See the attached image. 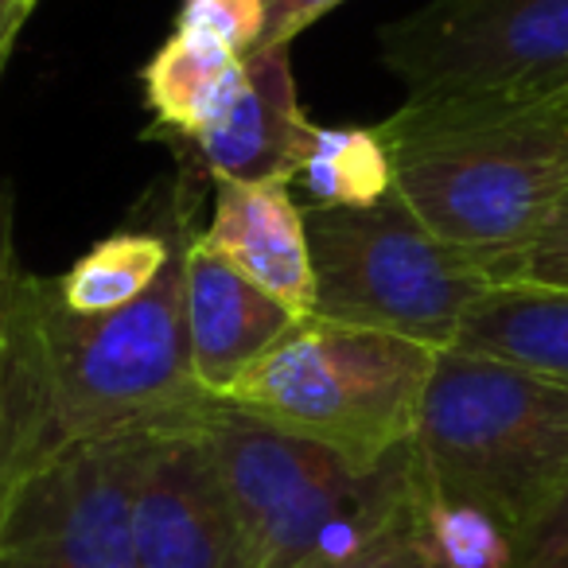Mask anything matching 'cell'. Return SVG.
Segmentation results:
<instances>
[{
	"label": "cell",
	"mask_w": 568,
	"mask_h": 568,
	"mask_svg": "<svg viewBox=\"0 0 568 568\" xmlns=\"http://www.w3.org/2000/svg\"><path fill=\"white\" fill-rule=\"evenodd\" d=\"M187 242L183 219L164 276L110 316H74L59 281L17 276L0 366V464L17 483L79 444L191 425L214 405L187 351Z\"/></svg>",
	"instance_id": "1"
},
{
	"label": "cell",
	"mask_w": 568,
	"mask_h": 568,
	"mask_svg": "<svg viewBox=\"0 0 568 568\" xmlns=\"http://www.w3.org/2000/svg\"><path fill=\"white\" fill-rule=\"evenodd\" d=\"M394 187L495 284L518 276L568 191V94L541 102H402L374 125Z\"/></svg>",
	"instance_id": "2"
},
{
	"label": "cell",
	"mask_w": 568,
	"mask_h": 568,
	"mask_svg": "<svg viewBox=\"0 0 568 568\" xmlns=\"http://www.w3.org/2000/svg\"><path fill=\"white\" fill-rule=\"evenodd\" d=\"M413 456L428 503L467 510L510 549L568 495V386L440 351Z\"/></svg>",
	"instance_id": "3"
},
{
	"label": "cell",
	"mask_w": 568,
	"mask_h": 568,
	"mask_svg": "<svg viewBox=\"0 0 568 568\" xmlns=\"http://www.w3.org/2000/svg\"><path fill=\"white\" fill-rule=\"evenodd\" d=\"M257 568H324L351 557L425 503L413 440L358 467L214 397L199 417Z\"/></svg>",
	"instance_id": "4"
},
{
	"label": "cell",
	"mask_w": 568,
	"mask_h": 568,
	"mask_svg": "<svg viewBox=\"0 0 568 568\" xmlns=\"http://www.w3.org/2000/svg\"><path fill=\"white\" fill-rule=\"evenodd\" d=\"M440 351L324 316L296 320L219 402L378 467L413 440Z\"/></svg>",
	"instance_id": "5"
},
{
	"label": "cell",
	"mask_w": 568,
	"mask_h": 568,
	"mask_svg": "<svg viewBox=\"0 0 568 568\" xmlns=\"http://www.w3.org/2000/svg\"><path fill=\"white\" fill-rule=\"evenodd\" d=\"M316 312L335 324L371 327L428 351H452L471 304L495 276L425 226L389 191L374 206H304Z\"/></svg>",
	"instance_id": "6"
},
{
	"label": "cell",
	"mask_w": 568,
	"mask_h": 568,
	"mask_svg": "<svg viewBox=\"0 0 568 568\" xmlns=\"http://www.w3.org/2000/svg\"><path fill=\"white\" fill-rule=\"evenodd\" d=\"M405 102L568 94V0H428L378 32Z\"/></svg>",
	"instance_id": "7"
},
{
	"label": "cell",
	"mask_w": 568,
	"mask_h": 568,
	"mask_svg": "<svg viewBox=\"0 0 568 568\" xmlns=\"http://www.w3.org/2000/svg\"><path fill=\"white\" fill-rule=\"evenodd\" d=\"M152 433L90 440L24 475L0 518V568H133V503Z\"/></svg>",
	"instance_id": "8"
},
{
	"label": "cell",
	"mask_w": 568,
	"mask_h": 568,
	"mask_svg": "<svg viewBox=\"0 0 568 568\" xmlns=\"http://www.w3.org/2000/svg\"><path fill=\"white\" fill-rule=\"evenodd\" d=\"M133 568H257L199 420L152 433L133 503Z\"/></svg>",
	"instance_id": "9"
},
{
	"label": "cell",
	"mask_w": 568,
	"mask_h": 568,
	"mask_svg": "<svg viewBox=\"0 0 568 568\" xmlns=\"http://www.w3.org/2000/svg\"><path fill=\"white\" fill-rule=\"evenodd\" d=\"M316 125L296 94L288 48L253 51L245 59V94L219 129L168 149L195 175L214 183H296L308 164Z\"/></svg>",
	"instance_id": "10"
},
{
	"label": "cell",
	"mask_w": 568,
	"mask_h": 568,
	"mask_svg": "<svg viewBox=\"0 0 568 568\" xmlns=\"http://www.w3.org/2000/svg\"><path fill=\"white\" fill-rule=\"evenodd\" d=\"M195 242L296 320L316 312V268L304 211L284 183H219L211 226L195 234Z\"/></svg>",
	"instance_id": "11"
},
{
	"label": "cell",
	"mask_w": 568,
	"mask_h": 568,
	"mask_svg": "<svg viewBox=\"0 0 568 568\" xmlns=\"http://www.w3.org/2000/svg\"><path fill=\"white\" fill-rule=\"evenodd\" d=\"M183 320H187L191 371L199 386L214 397L296 324L293 312L234 273L222 257L206 253L195 234L187 242Z\"/></svg>",
	"instance_id": "12"
},
{
	"label": "cell",
	"mask_w": 568,
	"mask_h": 568,
	"mask_svg": "<svg viewBox=\"0 0 568 568\" xmlns=\"http://www.w3.org/2000/svg\"><path fill=\"white\" fill-rule=\"evenodd\" d=\"M149 141L175 144L219 129L245 94V59L203 32L175 28L141 67Z\"/></svg>",
	"instance_id": "13"
},
{
	"label": "cell",
	"mask_w": 568,
	"mask_h": 568,
	"mask_svg": "<svg viewBox=\"0 0 568 568\" xmlns=\"http://www.w3.org/2000/svg\"><path fill=\"white\" fill-rule=\"evenodd\" d=\"M452 351L568 386V293L526 281L490 284L471 304Z\"/></svg>",
	"instance_id": "14"
},
{
	"label": "cell",
	"mask_w": 568,
	"mask_h": 568,
	"mask_svg": "<svg viewBox=\"0 0 568 568\" xmlns=\"http://www.w3.org/2000/svg\"><path fill=\"white\" fill-rule=\"evenodd\" d=\"M183 219H187V206H175L172 230H118L94 242L59 276L63 304L74 316H110L136 304L164 276Z\"/></svg>",
	"instance_id": "15"
},
{
	"label": "cell",
	"mask_w": 568,
	"mask_h": 568,
	"mask_svg": "<svg viewBox=\"0 0 568 568\" xmlns=\"http://www.w3.org/2000/svg\"><path fill=\"white\" fill-rule=\"evenodd\" d=\"M301 180L320 206H374L394 191V164L378 129L316 125Z\"/></svg>",
	"instance_id": "16"
},
{
	"label": "cell",
	"mask_w": 568,
	"mask_h": 568,
	"mask_svg": "<svg viewBox=\"0 0 568 568\" xmlns=\"http://www.w3.org/2000/svg\"><path fill=\"white\" fill-rule=\"evenodd\" d=\"M324 568H459V565L448 552V545L440 541V534H436L433 503L425 498L409 518L389 526L386 534L374 537L358 552H351V557Z\"/></svg>",
	"instance_id": "17"
},
{
	"label": "cell",
	"mask_w": 568,
	"mask_h": 568,
	"mask_svg": "<svg viewBox=\"0 0 568 568\" xmlns=\"http://www.w3.org/2000/svg\"><path fill=\"white\" fill-rule=\"evenodd\" d=\"M175 28L203 32L237 59H250L265 32V0H180Z\"/></svg>",
	"instance_id": "18"
},
{
	"label": "cell",
	"mask_w": 568,
	"mask_h": 568,
	"mask_svg": "<svg viewBox=\"0 0 568 568\" xmlns=\"http://www.w3.org/2000/svg\"><path fill=\"white\" fill-rule=\"evenodd\" d=\"M514 281L568 293V191L552 211V219L545 222V230L534 237V245L526 250Z\"/></svg>",
	"instance_id": "19"
},
{
	"label": "cell",
	"mask_w": 568,
	"mask_h": 568,
	"mask_svg": "<svg viewBox=\"0 0 568 568\" xmlns=\"http://www.w3.org/2000/svg\"><path fill=\"white\" fill-rule=\"evenodd\" d=\"M503 568H568V495L514 545Z\"/></svg>",
	"instance_id": "20"
},
{
	"label": "cell",
	"mask_w": 568,
	"mask_h": 568,
	"mask_svg": "<svg viewBox=\"0 0 568 568\" xmlns=\"http://www.w3.org/2000/svg\"><path fill=\"white\" fill-rule=\"evenodd\" d=\"M343 0H265V32L257 51L288 48L301 32H308L316 20H324Z\"/></svg>",
	"instance_id": "21"
},
{
	"label": "cell",
	"mask_w": 568,
	"mask_h": 568,
	"mask_svg": "<svg viewBox=\"0 0 568 568\" xmlns=\"http://www.w3.org/2000/svg\"><path fill=\"white\" fill-rule=\"evenodd\" d=\"M17 191L0 180V366H4V332H9V304L17 288Z\"/></svg>",
	"instance_id": "22"
},
{
	"label": "cell",
	"mask_w": 568,
	"mask_h": 568,
	"mask_svg": "<svg viewBox=\"0 0 568 568\" xmlns=\"http://www.w3.org/2000/svg\"><path fill=\"white\" fill-rule=\"evenodd\" d=\"M36 12V0H20V4H12L9 12H0V74H4V67H9V55L12 48H17L20 32L28 28V17Z\"/></svg>",
	"instance_id": "23"
},
{
	"label": "cell",
	"mask_w": 568,
	"mask_h": 568,
	"mask_svg": "<svg viewBox=\"0 0 568 568\" xmlns=\"http://www.w3.org/2000/svg\"><path fill=\"white\" fill-rule=\"evenodd\" d=\"M12 487H17V479H12V475L4 471V464H0V518H4V503H9Z\"/></svg>",
	"instance_id": "24"
},
{
	"label": "cell",
	"mask_w": 568,
	"mask_h": 568,
	"mask_svg": "<svg viewBox=\"0 0 568 568\" xmlns=\"http://www.w3.org/2000/svg\"><path fill=\"white\" fill-rule=\"evenodd\" d=\"M12 4H20V0H0V12H9Z\"/></svg>",
	"instance_id": "25"
}]
</instances>
